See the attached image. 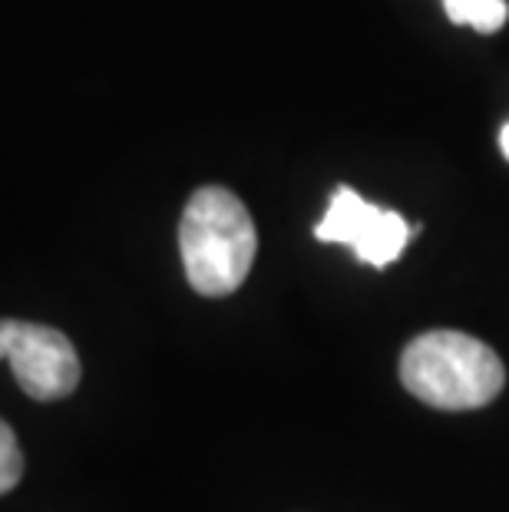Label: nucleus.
I'll list each match as a JSON object with an SVG mask.
<instances>
[{"mask_svg":"<svg viewBox=\"0 0 509 512\" xmlns=\"http://www.w3.org/2000/svg\"><path fill=\"white\" fill-rule=\"evenodd\" d=\"M20 476H24V453H20L14 430L0 420V496L10 493L20 483Z\"/></svg>","mask_w":509,"mask_h":512,"instance_id":"6","label":"nucleus"},{"mask_svg":"<svg viewBox=\"0 0 509 512\" xmlns=\"http://www.w3.org/2000/svg\"><path fill=\"white\" fill-rule=\"evenodd\" d=\"M179 252L189 285L202 298H225L245 285L258 252V232L245 202L222 185H205L179 222Z\"/></svg>","mask_w":509,"mask_h":512,"instance_id":"1","label":"nucleus"},{"mask_svg":"<svg viewBox=\"0 0 509 512\" xmlns=\"http://www.w3.org/2000/svg\"><path fill=\"white\" fill-rule=\"evenodd\" d=\"M410 232L414 228L404 222V215L377 209V205L364 202L351 185H341L331 195L324 219L314 228V238L328 245H348L364 265L387 268L407 248Z\"/></svg>","mask_w":509,"mask_h":512,"instance_id":"4","label":"nucleus"},{"mask_svg":"<svg viewBox=\"0 0 509 512\" xmlns=\"http://www.w3.org/2000/svg\"><path fill=\"white\" fill-rule=\"evenodd\" d=\"M443 10L453 24H467L476 34H496L509 17L506 0H443Z\"/></svg>","mask_w":509,"mask_h":512,"instance_id":"5","label":"nucleus"},{"mask_svg":"<svg viewBox=\"0 0 509 512\" xmlns=\"http://www.w3.org/2000/svg\"><path fill=\"white\" fill-rule=\"evenodd\" d=\"M500 149H503V156L509 159V123L503 126V133H500Z\"/></svg>","mask_w":509,"mask_h":512,"instance_id":"7","label":"nucleus"},{"mask_svg":"<svg viewBox=\"0 0 509 512\" xmlns=\"http://www.w3.org/2000/svg\"><path fill=\"white\" fill-rule=\"evenodd\" d=\"M0 357L14 367L20 390L43 403L70 397L83 374L70 337L30 321H0Z\"/></svg>","mask_w":509,"mask_h":512,"instance_id":"3","label":"nucleus"},{"mask_svg":"<svg viewBox=\"0 0 509 512\" xmlns=\"http://www.w3.org/2000/svg\"><path fill=\"white\" fill-rule=\"evenodd\" d=\"M400 384L433 410H480L503 394L506 367L470 334L430 331L400 354Z\"/></svg>","mask_w":509,"mask_h":512,"instance_id":"2","label":"nucleus"}]
</instances>
